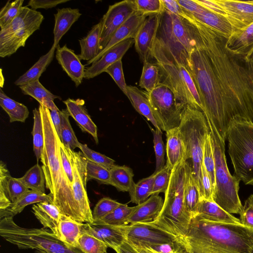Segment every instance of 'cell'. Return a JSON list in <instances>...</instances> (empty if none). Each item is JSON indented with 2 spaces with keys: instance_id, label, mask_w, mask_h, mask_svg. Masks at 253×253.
Returning <instances> with one entry per match:
<instances>
[{
  "instance_id": "45",
  "label": "cell",
  "mask_w": 253,
  "mask_h": 253,
  "mask_svg": "<svg viewBox=\"0 0 253 253\" xmlns=\"http://www.w3.org/2000/svg\"><path fill=\"white\" fill-rule=\"evenodd\" d=\"M203 164L211 180L214 192L215 185V165L210 133L208 135L205 143Z\"/></svg>"
},
{
  "instance_id": "52",
  "label": "cell",
  "mask_w": 253,
  "mask_h": 253,
  "mask_svg": "<svg viewBox=\"0 0 253 253\" xmlns=\"http://www.w3.org/2000/svg\"><path fill=\"white\" fill-rule=\"evenodd\" d=\"M134 2L136 11L148 16L162 14L165 9L162 0H134Z\"/></svg>"
},
{
  "instance_id": "56",
  "label": "cell",
  "mask_w": 253,
  "mask_h": 253,
  "mask_svg": "<svg viewBox=\"0 0 253 253\" xmlns=\"http://www.w3.org/2000/svg\"><path fill=\"white\" fill-rule=\"evenodd\" d=\"M239 219L242 224L253 229V194L245 201Z\"/></svg>"
},
{
  "instance_id": "18",
  "label": "cell",
  "mask_w": 253,
  "mask_h": 253,
  "mask_svg": "<svg viewBox=\"0 0 253 253\" xmlns=\"http://www.w3.org/2000/svg\"><path fill=\"white\" fill-rule=\"evenodd\" d=\"M30 190L18 178L12 177L6 165L0 163V211L4 210L18 201Z\"/></svg>"
},
{
  "instance_id": "12",
  "label": "cell",
  "mask_w": 253,
  "mask_h": 253,
  "mask_svg": "<svg viewBox=\"0 0 253 253\" xmlns=\"http://www.w3.org/2000/svg\"><path fill=\"white\" fill-rule=\"evenodd\" d=\"M64 149L71 163L74 180L72 183L74 199L78 206L85 223L93 222L86 191V159L82 152H76L65 147Z\"/></svg>"
},
{
  "instance_id": "51",
  "label": "cell",
  "mask_w": 253,
  "mask_h": 253,
  "mask_svg": "<svg viewBox=\"0 0 253 253\" xmlns=\"http://www.w3.org/2000/svg\"><path fill=\"white\" fill-rule=\"evenodd\" d=\"M121 204L109 197L101 199L95 206L92 211L93 221L102 219Z\"/></svg>"
},
{
  "instance_id": "31",
  "label": "cell",
  "mask_w": 253,
  "mask_h": 253,
  "mask_svg": "<svg viewBox=\"0 0 253 253\" xmlns=\"http://www.w3.org/2000/svg\"><path fill=\"white\" fill-rule=\"evenodd\" d=\"M126 96L138 113L150 121L155 128H160L145 91L140 90L137 87L129 85L127 86Z\"/></svg>"
},
{
  "instance_id": "48",
  "label": "cell",
  "mask_w": 253,
  "mask_h": 253,
  "mask_svg": "<svg viewBox=\"0 0 253 253\" xmlns=\"http://www.w3.org/2000/svg\"><path fill=\"white\" fill-rule=\"evenodd\" d=\"M86 172L87 181L94 179L101 184L108 185L110 180V170L86 159Z\"/></svg>"
},
{
  "instance_id": "17",
  "label": "cell",
  "mask_w": 253,
  "mask_h": 253,
  "mask_svg": "<svg viewBox=\"0 0 253 253\" xmlns=\"http://www.w3.org/2000/svg\"><path fill=\"white\" fill-rule=\"evenodd\" d=\"M162 14L149 15L138 30L134 38V45L143 63L149 61L151 51L160 26Z\"/></svg>"
},
{
  "instance_id": "42",
  "label": "cell",
  "mask_w": 253,
  "mask_h": 253,
  "mask_svg": "<svg viewBox=\"0 0 253 253\" xmlns=\"http://www.w3.org/2000/svg\"><path fill=\"white\" fill-rule=\"evenodd\" d=\"M33 113L34 125L32 134L33 136V149L38 162L41 159L43 150L44 134L42 116L39 109L35 108Z\"/></svg>"
},
{
  "instance_id": "47",
  "label": "cell",
  "mask_w": 253,
  "mask_h": 253,
  "mask_svg": "<svg viewBox=\"0 0 253 253\" xmlns=\"http://www.w3.org/2000/svg\"><path fill=\"white\" fill-rule=\"evenodd\" d=\"M23 0H15L12 1L8 0L0 11V29L10 23L19 14Z\"/></svg>"
},
{
  "instance_id": "32",
  "label": "cell",
  "mask_w": 253,
  "mask_h": 253,
  "mask_svg": "<svg viewBox=\"0 0 253 253\" xmlns=\"http://www.w3.org/2000/svg\"><path fill=\"white\" fill-rule=\"evenodd\" d=\"M101 29V22L94 25L87 35L79 40L81 53L79 55L81 60L91 61L99 53V43Z\"/></svg>"
},
{
  "instance_id": "46",
  "label": "cell",
  "mask_w": 253,
  "mask_h": 253,
  "mask_svg": "<svg viewBox=\"0 0 253 253\" xmlns=\"http://www.w3.org/2000/svg\"><path fill=\"white\" fill-rule=\"evenodd\" d=\"M79 247L84 253H106L108 248L99 240L85 233L79 239Z\"/></svg>"
},
{
  "instance_id": "39",
  "label": "cell",
  "mask_w": 253,
  "mask_h": 253,
  "mask_svg": "<svg viewBox=\"0 0 253 253\" xmlns=\"http://www.w3.org/2000/svg\"><path fill=\"white\" fill-rule=\"evenodd\" d=\"M160 84V70L156 63L149 61L143 62L139 86L147 92H151Z\"/></svg>"
},
{
  "instance_id": "41",
  "label": "cell",
  "mask_w": 253,
  "mask_h": 253,
  "mask_svg": "<svg viewBox=\"0 0 253 253\" xmlns=\"http://www.w3.org/2000/svg\"><path fill=\"white\" fill-rule=\"evenodd\" d=\"M155 176L156 173L154 172L134 184L128 192L131 202L139 205L151 196Z\"/></svg>"
},
{
  "instance_id": "22",
  "label": "cell",
  "mask_w": 253,
  "mask_h": 253,
  "mask_svg": "<svg viewBox=\"0 0 253 253\" xmlns=\"http://www.w3.org/2000/svg\"><path fill=\"white\" fill-rule=\"evenodd\" d=\"M56 58L64 71L75 84L76 87L79 86L84 76V66L82 64L78 55L69 48L66 44L56 48Z\"/></svg>"
},
{
  "instance_id": "34",
  "label": "cell",
  "mask_w": 253,
  "mask_h": 253,
  "mask_svg": "<svg viewBox=\"0 0 253 253\" xmlns=\"http://www.w3.org/2000/svg\"><path fill=\"white\" fill-rule=\"evenodd\" d=\"M56 48L52 46L47 53L42 56L30 69L14 82V84L19 86L39 80L42 74L52 61Z\"/></svg>"
},
{
  "instance_id": "20",
  "label": "cell",
  "mask_w": 253,
  "mask_h": 253,
  "mask_svg": "<svg viewBox=\"0 0 253 253\" xmlns=\"http://www.w3.org/2000/svg\"><path fill=\"white\" fill-rule=\"evenodd\" d=\"M133 43V39H127L112 47L99 60L92 63L90 67L85 70L84 79H90L105 72L110 65L122 60L123 56Z\"/></svg>"
},
{
  "instance_id": "64",
  "label": "cell",
  "mask_w": 253,
  "mask_h": 253,
  "mask_svg": "<svg viewBox=\"0 0 253 253\" xmlns=\"http://www.w3.org/2000/svg\"><path fill=\"white\" fill-rule=\"evenodd\" d=\"M139 253H157L156 252L146 247H134Z\"/></svg>"
},
{
  "instance_id": "40",
  "label": "cell",
  "mask_w": 253,
  "mask_h": 253,
  "mask_svg": "<svg viewBox=\"0 0 253 253\" xmlns=\"http://www.w3.org/2000/svg\"><path fill=\"white\" fill-rule=\"evenodd\" d=\"M136 206L128 207L127 204H121L101 220L94 221L93 223L105 224L117 226L129 225L128 217L135 210Z\"/></svg>"
},
{
  "instance_id": "9",
  "label": "cell",
  "mask_w": 253,
  "mask_h": 253,
  "mask_svg": "<svg viewBox=\"0 0 253 253\" xmlns=\"http://www.w3.org/2000/svg\"><path fill=\"white\" fill-rule=\"evenodd\" d=\"M226 139L234 175L246 185H253V123L233 121Z\"/></svg>"
},
{
  "instance_id": "25",
  "label": "cell",
  "mask_w": 253,
  "mask_h": 253,
  "mask_svg": "<svg viewBox=\"0 0 253 253\" xmlns=\"http://www.w3.org/2000/svg\"><path fill=\"white\" fill-rule=\"evenodd\" d=\"M164 201L159 195L151 196L143 203L136 205V209L128 217V224L148 223L153 222L162 211Z\"/></svg>"
},
{
  "instance_id": "29",
  "label": "cell",
  "mask_w": 253,
  "mask_h": 253,
  "mask_svg": "<svg viewBox=\"0 0 253 253\" xmlns=\"http://www.w3.org/2000/svg\"><path fill=\"white\" fill-rule=\"evenodd\" d=\"M32 211L43 227L49 228L57 236L58 226L61 214L58 207L52 202H42L34 205Z\"/></svg>"
},
{
  "instance_id": "30",
  "label": "cell",
  "mask_w": 253,
  "mask_h": 253,
  "mask_svg": "<svg viewBox=\"0 0 253 253\" xmlns=\"http://www.w3.org/2000/svg\"><path fill=\"white\" fill-rule=\"evenodd\" d=\"M227 46L247 58L253 56V23L243 30L233 33L227 39Z\"/></svg>"
},
{
  "instance_id": "8",
  "label": "cell",
  "mask_w": 253,
  "mask_h": 253,
  "mask_svg": "<svg viewBox=\"0 0 253 253\" xmlns=\"http://www.w3.org/2000/svg\"><path fill=\"white\" fill-rule=\"evenodd\" d=\"M209 126L215 165L213 201L227 212L240 214L243 207L238 194L240 180L231 175L228 169L225 154V142L213 127Z\"/></svg>"
},
{
  "instance_id": "50",
  "label": "cell",
  "mask_w": 253,
  "mask_h": 253,
  "mask_svg": "<svg viewBox=\"0 0 253 253\" xmlns=\"http://www.w3.org/2000/svg\"><path fill=\"white\" fill-rule=\"evenodd\" d=\"M153 135L154 148L156 157V169L157 172L162 169L165 166V148L162 138V132L160 128H152L150 126Z\"/></svg>"
},
{
  "instance_id": "6",
  "label": "cell",
  "mask_w": 253,
  "mask_h": 253,
  "mask_svg": "<svg viewBox=\"0 0 253 253\" xmlns=\"http://www.w3.org/2000/svg\"><path fill=\"white\" fill-rule=\"evenodd\" d=\"M0 235L20 249H35L42 253H84L80 248L68 246L51 230L22 227L13 217L0 219Z\"/></svg>"
},
{
  "instance_id": "16",
  "label": "cell",
  "mask_w": 253,
  "mask_h": 253,
  "mask_svg": "<svg viewBox=\"0 0 253 253\" xmlns=\"http://www.w3.org/2000/svg\"><path fill=\"white\" fill-rule=\"evenodd\" d=\"M216 1L225 12L233 33L243 30L253 23V0Z\"/></svg>"
},
{
  "instance_id": "37",
  "label": "cell",
  "mask_w": 253,
  "mask_h": 253,
  "mask_svg": "<svg viewBox=\"0 0 253 253\" xmlns=\"http://www.w3.org/2000/svg\"><path fill=\"white\" fill-rule=\"evenodd\" d=\"M200 201L199 191L191 165L185 183L184 204L186 211L190 214L191 217L196 213L197 208Z\"/></svg>"
},
{
  "instance_id": "4",
  "label": "cell",
  "mask_w": 253,
  "mask_h": 253,
  "mask_svg": "<svg viewBox=\"0 0 253 253\" xmlns=\"http://www.w3.org/2000/svg\"><path fill=\"white\" fill-rule=\"evenodd\" d=\"M150 57L160 70V84L174 93L179 103L202 111L200 98L191 77L184 49L165 41L158 34L154 42Z\"/></svg>"
},
{
  "instance_id": "62",
  "label": "cell",
  "mask_w": 253,
  "mask_h": 253,
  "mask_svg": "<svg viewBox=\"0 0 253 253\" xmlns=\"http://www.w3.org/2000/svg\"><path fill=\"white\" fill-rule=\"evenodd\" d=\"M50 112L52 123L55 126L57 134L60 137L62 122L61 110H51L50 111Z\"/></svg>"
},
{
  "instance_id": "21",
  "label": "cell",
  "mask_w": 253,
  "mask_h": 253,
  "mask_svg": "<svg viewBox=\"0 0 253 253\" xmlns=\"http://www.w3.org/2000/svg\"><path fill=\"white\" fill-rule=\"evenodd\" d=\"M148 15L138 11L133 14L113 35L104 48L91 61L85 65L91 64L99 60L102 55L112 47L127 39H134L139 28Z\"/></svg>"
},
{
  "instance_id": "15",
  "label": "cell",
  "mask_w": 253,
  "mask_h": 253,
  "mask_svg": "<svg viewBox=\"0 0 253 253\" xmlns=\"http://www.w3.org/2000/svg\"><path fill=\"white\" fill-rule=\"evenodd\" d=\"M178 4L195 18L212 28L226 38L232 33V27L226 17L216 14L197 3L194 0H177Z\"/></svg>"
},
{
  "instance_id": "53",
  "label": "cell",
  "mask_w": 253,
  "mask_h": 253,
  "mask_svg": "<svg viewBox=\"0 0 253 253\" xmlns=\"http://www.w3.org/2000/svg\"><path fill=\"white\" fill-rule=\"evenodd\" d=\"M171 170L166 165L165 167L156 173L151 196L165 193L169 181Z\"/></svg>"
},
{
  "instance_id": "54",
  "label": "cell",
  "mask_w": 253,
  "mask_h": 253,
  "mask_svg": "<svg viewBox=\"0 0 253 253\" xmlns=\"http://www.w3.org/2000/svg\"><path fill=\"white\" fill-rule=\"evenodd\" d=\"M105 72L113 78L120 89L126 95L127 85L123 73L122 60H119L110 65Z\"/></svg>"
},
{
  "instance_id": "59",
  "label": "cell",
  "mask_w": 253,
  "mask_h": 253,
  "mask_svg": "<svg viewBox=\"0 0 253 253\" xmlns=\"http://www.w3.org/2000/svg\"><path fill=\"white\" fill-rule=\"evenodd\" d=\"M60 149L62 166L68 179L72 184L74 180L72 165L62 142Z\"/></svg>"
},
{
  "instance_id": "44",
  "label": "cell",
  "mask_w": 253,
  "mask_h": 253,
  "mask_svg": "<svg viewBox=\"0 0 253 253\" xmlns=\"http://www.w3.org/2000/svg\"><path fill=\"white\" fill-rule=\"evenodd\" d=\"M61 128L60 138L63 145L72 150L80 147V142L76 136L69 121L70 116L67 109L61 110Z\"/></svg>"
},
{
  "instance_id": "35",
  "label": "cell",
  "mask_w": 253,
  "mask_h": 253,
  "mask_svg": "<svg viewBox=\"0 0 253 253\" xmlns=\"http://www.w3.org/2000/svg\"><path fill=\"white\" fill-rule=\"evenodd\" d=\"M110 177L108 185L114 186L118 191L129 192L135 183L131 168L125 165H116L110 170Z\"/></svg>"
},
{
  "instance_id": "19",
  "label": "cell",
  "mask_w": 253,
  "mask_h": 253,
  "mask_svg": "<svg viewBox=\"0 0 253 253\" xmlns=\"http://www.w3.org/2000/svg\"><path fill=\"white\" fill-rule=\"evenodd\" d=\"M127 225L117 226L105 224L85 223L83 224V233L94 237L108 247L115 250L126 240Z\"/></svg>"
},
{
  "instance_id": "33",
  "label": "cell",
  "mask_w": 253,
  "mask_h": 253,
  "mask_svg": "<svg viewBox=\"0 0 253 253\" xmlns=\"http://www.w3.org/2000/svg\"><path fill=\"white\" fill-rule=\"evenodd\" d=\"M42 202H52L49 194H46L30 190L16 202L12 203L7 209L0 211V219L6 217H13L20 213L27 206Z\"/></svg>"
},
{
  "instance_id": "55",
  "label": "cell",
  "mask_w": 253,
  "mask_h": 253,
  "mask_svg": "<svg viewBox=\"0 0 253 253\" xmlns=\"http://www.w3.org/2000/svg\"><path fill=\"white\" fill-rule=\"evenodd\" d=\"M146 248L157 253H188L179 238L170 243Z\"/></svg>"
},
{
  "instance_id": "61",
  "label": "cell",
  "mask_w": 253,
  "mask_h": 253,
  "mask_svg": "<svg viewBox=\"0 0 253 253\" xmlns=\"http://www.w3.org/2000/svg\"><path fill=\"white\" fill-rule=\"evenodd\" d=\"M164 8L168 12L181 17L184 13L183 8L178 4L177 0H162Z\"/></svg>"
},
{
  "instance_id": "24",
  "label": "cell",
  "mask_w": 253,
  "mask_h": 253,
  "mask_svg": "<svg viewBox=\"0 0 253 253\" xmlns=\"http://www.w3.org/2000/svg\"><path fill=\"white\" fill-rule=\"evenodd\" d=\"M166 132V165L172 170L179 163L187 161V152L178 126L170 129Z\"/></svg>"
},
{
  "instance_id": "27",
  "label": "cell",
  "mask_w": 253,
  "mask_h": 253,
  "mask_svg": "<svg viewBox=\"0 0 253 253\" xmlns=\"http://www.w3.org/2000/svg\"><path fill=\"white\" fill-rule=\"evenodd\" d=\"M53 29L54 41L52 46L56 48L62 37L68 31L72 25L76 22L82 13L78 8L70 7L57 9L54 15Z\"/></svg>"
},
{
  "instance_id": "49",
  "label": "cell",
  "mask_w": 253,
  "mask_h": 253,
  "mask_svg": "<svg viewBox=\"0 0 253 253\" xmlns=\"http://www.w3.org/2000/svg\"><path fill=\"white\" fill-rule=\"evenodd\" d=\"M79 148L86 159L109 170H110L116 165L115 161L113 159L91 149L86 144L80 142Z\"/></svg>"
},
{
  "instance_id": "7",
  "label": "cell",
  "mask_w": 253,
  "mask_h": 253,
  "mask_svg": "<svg viewBox=\"0 0 253 253\" xmlns=\"http://www.w3.org/2000/svg\"><path fill=\"white\" fill-rule=\"evenodd\" d=\"M178 127L186 148L187 159L191 160L201 199L203 153L206 140L210 133V127L204 113L190 106H186L182 111Z\"/></svg>"
},
{
  "instance_id": "36",
  "label": "cell",
  "mask_w": 253,
  "mask_h": 253,
  "mask_svg": "<svg viewBox=\"0 0 253 253\" xmlns=\"http://www.w3.org/2000/svg\"><path fill=\"white\" fill-rule=\"evenodd\" d=\"M0 105L9 117V122L24 123L29 116V111L25 105L7 96L0 90Z\"/></svg>"
},
{
  "instance_id": "57",
  "label": "cell",
  "mask_w": 253,
  "mask_h": 253,
  "mask_svg": "<svg viewBox=\"0 0 253 253\" xmlns=\"http://www.w3.org/2000/svg\"><path fill=\"white\" fill-rule=\"evenodd\" d=\"M201 185L202 196L200 200L204 199L213 201V191L212 183L203 164L202 166Z\"/></svg>"
},
{
  "instance_id": "28",
  "label": "cell",
  "mask_w": 253,
  "mask_h": 253,
  "mask_svg": "<svg viewBox=\"0 0 253 253\" xmlns=\"http://www.w3.org/2000/svg\"><path fill=\"white\" fill-rule=\"evenodd\" d=\"M83 224L61 214L58 226L57 237L68 246L79 248V240L83 233Z\"/></svg>"
},
{
  "instance_id": "1",
  "label": "cell",
  "mask_w": 253,
  "mask_h": 253,
  "mask_svg": "<svg viewBox=\"0 0 253 253\" xmlns=\"http://www.w3.org/2000/svg\"><path fill=\"white\" fill-rule=\"evenodd\" d=\"M181 18L192 43L187 62L202 112L225 142L233 121L253 123V56L231 51L227 38L189 12Z\"/></svg>"
},
{
  "instance_id": "11",
  "label": "cell",
  "mask_w": 253,
  "mask_h": 253,
  "mask_svg": "<svg viewBox=\"0 0 253 253\" xmlns=\"http://www.w3.org/2000/svg\"><path fill=\"white\" fill-rule=\"evenodd\" d=\"M145 92L160 129L167 131L178 127L185 107L178 102L171 89L160 84L151 92Z\"/></svg>"
},
{
  "instance_id": "43",
  "label": "cell",
  "mask_w": 253,
  "mask_h": 253,
  "mask_svg": "<svg viewBox=\"0 0 253 253\" xmlns=\"http://www.w3.org/2000/svg\"><path fill=\"white\" fill-rule=\"evenodd\" d=\"M19 87L24 94L32 96L37 100L40 105H42L46 100L61 99L60 96L54 95L46 89L39 80L19 86Z\"/></svg>"
},
{
  "instance_id": "14",
  "label": "cell",
  "mask_w": 253,
  "mask_h": 253,
  "mask_svg": "<svg viewBox=\"0 0 253 253\" xmlns=\"http://www.w3.org/2000/svg\"><path fill=\"white\" fill-rule=\"evenodd\" d=\"M178 238L151 223L129 224L126 228V240L134 247L158 246Z\"/></svg>"
},
{
  "instance_id": "13",
  "label": "cell",
  "mask_w": 253,
  "mask_h": 253,
  "mask_svg": "<svg viewBox=\"0 0 253 253\" xmlns=\"http://www.w3.org/2000/svg\"><path fill=\"white\" fill-rule=\"evenodd\" d=\"M136 11L134 0H123L109 6L100 20L99 52L104 48L115 32Z\"/></svg>"
},
{
  "instance_id": "58",
  "label": "cell",
  "mask_w": 253,
  "mask_h": 253,
  "mask_svg": "<svg viewBox=\"0 0 253 253\" xmlns=\"http://www.w3.org/2000/svg\"><path fill=\"white\" fill-rule=\"evenodd\" d=\"M68 1L69 0H30L27 6L31 7V8L34 10L40 8L48 9Z\"/></svg>"
},
{
  "instance_id": "10",
  "label": "cell",
  "mask_w": 253,
  "mask_h": 253,
  "mask_svg": "<svg viewBox=\"0 0 253 253\" xmlns=\"http://www.w3.org/2000/svg\"><path fill=\"white\" fill-rule=\"evenodd\" d=\"M43 20L40 12L23 6L17 17L0 29V57L10 56L24 47L28 38L40 29Z\"/></svg>"
},
{
  "instance_id": "5",
  "label": "cell",
  "mask_w": 253,
  "mask_h": 253,
  "mask_svg": "<svg viewBox=\"0 0 253 253\" xmlns=\"http://www.w3.org/2000/svg\"><path fill=\"white\" fill-rule=\"evenodd\" d=\"M190 166V163L184 161L172 169L163 208L158 217L151 222L178 238L186 234L191 219L184 204L185 183Z\"/></svg>"
},
{
  "instance_id": "38",
  "label": "cell",
  "mask_w": 253,
  "mask_h": 253,
  "mask_svg": "<svg viewBox=\"0 0 253 253\" xmlns=\"http://www.w3.org/2000/svg\"><path fill=\"white\" fill-rule=\"evenodd\" d=\"M18 179L30 190L45 193V177L42 167L38 163Z\"/></svg>"
},
{
  "instance_id": "23",
  "label": "cell",
  "mask_w": 253,
  "mask_h": 253,
  "mask_svg": "<svg viewBox=\"0 0 253 253\" xmlns=\"http://www.w3.org/2000/svg\"><path fill=\"white\" fill-rule=\"evenodd\" d=\"M63 102L65 104L70 116L75 120L81 130L90 134L98 144L99 140L97 127L84 107V100L68 98Z\"/></svg>"
},
{
  "instance_id": "3",
  "label": "cell",
  "mask_w": 253,
  "mask_h": 253,
  "mask_svg": "<svg viewBox=\"0 0 253 253\" xmlns=\"http://www.w3.org/2000/svg\"><path fill=\"white\" fill-rule=\"evenodd\" d=\"M44 134V143L40 161L42 163L45 188L49 190L52 202L61 214L81 223H84L74 199L72 184L62 166L58 136L50 116V110L40 105Z\"/></svg>"
},
{
  "instance_id": "63",
  "label": "cell",
  "mask_w": 253,
  "mask_h": 253,
  "mask_svg": "<svg viewBox=\"0 0 253 253\" xmlns=\"http://www.w3.org/2000/svg\"><path fill=\"white\" fill-rule=\"evenodd\" d=\"M114 250L117 253H139L137 250L126 240Z\"/></svg>"
},
{
  "instance_id": "60",
  "label": "cell",
  "mask_w": 253,
  "mask_h": 253,
  "mask_svg": "<svg viewBox=\"0 0 253 253\" xmlns=\"http://www.w3.org/2000/svg\"><path fill=\"white\" fill-rule=\"evenodd\" d=\"M197 3L206 7L210 11L225 16L226 14L223 8L216 2V0H194Z\"/></svg>"
},
{
  "instance_id": "26",
  "label": "cell",
  "mask_w": 253,
  "mask_h": 253,
  "mask_svg": "<svg viewBox=\"0 0 253 253\" xmlns=\"http://www.w3.org/2000/svg\"><path fill=\"white\" fill-rule=\"evenodd\" d=\"M194 215L217 223L241 224L239 218L224 211L215 202L204 199L200 201Z\"/></svg>"
},
{
  "instance_id": "2",
  "label": "cell",
  "mask_w": 253,
  "mask_h": 253,
  "mask_svg": "<svg viewBox=\"0 0 253 253\" xmlns=\"http://www.w3.org/2000/svg\"><path fill=\"white\" fill-rule=\"evenodd\" d=\"M188 253H253V229L192 216L186 234L179 238Z\"/></svg>"
}]
</instances>
